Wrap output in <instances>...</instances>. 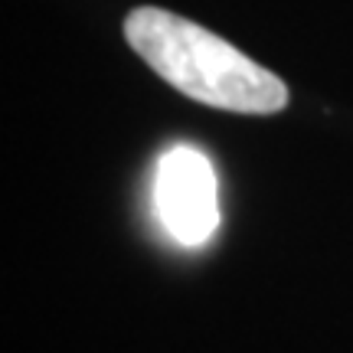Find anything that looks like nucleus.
I'll list each match as a JSON object with an SVG mask.
<instances>
[{
  "mask_svg": "<svg viewBox=\"0 0 353 353\" xmlns=\"http://www.w3.org/2000/svg\"><path fill=\"white\" fill-rule=\"evenodd\" d=\"M125 39L167 85L203 105L239 114H275L288 105V88L275 72L180 13L134 7Z\"/></svg>",
  "mask_w": 353,
  "mask_h": 353,
  "instance_id": "f257e3e1",
  "label": "nucleus"
},
{
  "mask_svg": "<svg viewBox=\"0 0 353 353\" xmlns=\"http://www.w3.org/2000/svg\"><path fill=\"white\" fill-rule=\"evenodd\" d=\"M154 200H157V213L164 219L167 232L180 245L196 249L219 226L213 164L196 148H174L161 157Z\"/></svg>",
  "mask_w": 353,
  "mask_h": 353,
  "instance_id": "f03ea898",
  "label": "nucleus"
}]
</instances>
